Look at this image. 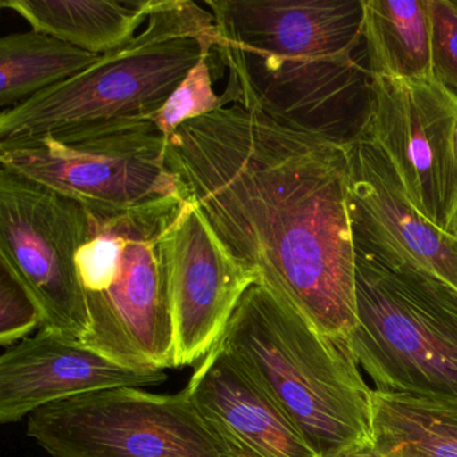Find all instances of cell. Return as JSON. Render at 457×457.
I'll return each mask as SVG.
<instances>
[{
	"instance_id": "cell-16",
	"label": "cell",
	"mask_w": 457,
	"mask_h": 457,
	"mask_svg": "<svg viewBox=\"0 0 457 457\" xmlns=\"http://www.w3.org/2000/svg\"><path fill=\"white\" fill-rule=\"evenodd\" d=\"M370 79H432L428 0H363Z\"/></svg>"
},
{
	"instance_id": "cell-24",
	"label": "cell",
	"mask_w": 457,
	"mask_h": 457,
	"mask_svg": "<svg viewBox=\"0 0 457 457\" xmlns=\"http://www.w3.org/2000/svg\"><path fill=\"white\" fill-rule=\"evenodd\" d=\"M454 152H456V160H457V122H456V132H454Z\"/></svg>"
},
{
	"instance_id": "cell-23",
	"label": "cell",
	"mask_w": 457,
	"mask_h": 457,
	"mask_svg": "<svg viewBox=\"0 0 457 457\" xmlns=\"http://www.w3.org/2000/svg\"><path fill=\"white\" fill-rule=\"evenodd\" d=\"M449 232H451V234L456 235L457 237V208L456 211H454L453 219H452L451 227H449Z\"/></svg>"
},
{
	"instance_id": "cell-5",
	"label": "cell",
	"mask_w": 457,
	"mask_h": 457,
	"mask_svg": "<svg viewBox=\"0 0 457 457\" xmlns=\"http://www.w3.org/2000/svg\"><path fill=\"white\" fill-rule=\"evenodd\" d=\"M183 196L117 212H89L79 271L87 346L138 369H175V333L162 240Z\"/></svg>"
},
{
	"instance_id": "cell-18",
	"label": "cell",
	"mask_w": 457,
	"mask_h": 457,
	"mask_svg": "<svg viewBox=\"0 0 457 457\" xmlns=\"http://www.w3.org/2000/svg\"><path fill=\"white\" fill-rule=\"evenodd\" d=\"M100 57L36 30L4 37L0 39L2 112L73 79Z\"/></svg>"
},
{
	"instance_id": "cell-20",
	"label": "cell",
	"mask_w": 457,
	"mask_h": 457,
	"mask_svg": "<svg viewBox=\"0 0 457 457\" xmlns=\"http://www.w3.org/2000/svg\"><path fill=\"white\" fill-rule=\"evenodd\" d=\"M42 328V314L33 296L12 271L0 264V344L14 346Z\"/></svg>"
},
{
	"instance_id": "cell-13",
	"label": "cell",
	"mask_w": 457,
	"mask_h": 457,
	"mask_svg": "<svg viewBox=\"0 0 457 457\" xmlns=\"http://www.w3.org/2000/svg\"><path fill=\"white\" fill-rule=\"evenodd\" d=\"M168 378L162 369L122 365L81 339L41 328L0 357V422L12 424L39 409L114 387H148Z\"/></svg>"
},
{
	"instance_id": "cell-9",
	"label": "cell",
	"mask_w": 457,
	"mask_h": 457,
	"mask_svg": "<svg viewBox=\"0 0 457 457\" xmlns=\"http://www.w3.org/2000/svg\"><path fill=\"white\" fill-rule=\"evenodd\" d=\"M89 228L79 203L0 168V264L38 304L41 328L81 341L89 318L77 258Z\"/></svg>"
},
{
	"instance_id": "cell-1",
	"label": "cell",
	"mask_w": 457,
	"mask_h": 457,
	"mask_svg": "<svg viewBox=\"0 0 457 457\" xmlns=\"http://www.w3.org/2000/svg\"><path fill=\"white\" fill-rule=\"evenodd\" d=\"M167 162L227 253L312 328L357 325L350 140L229 103L168 138Z\"/></svg>"
},
{
	"instance_id": "cell-15",
	"label": "cell",
	"mask_w": 457,
	"mask_h": 457,
	"mask_svg": "<svg viewBox=\"0 0 457 457\" xmlns=\"http://www.w3.org/2000/svg\"><path fill=\"white\" fill-rule=\"evenodd\" d=\"M157 0H2L33 30L92 54L119 49L137 36Z\"/></svg>"
},
{
	"instance_id": "cell-12",
	"label": "cell",
	"mask_w": 457,
	"mask_h": 457,
	"mask_svg": "<svg viewBox=\"0 0 457 457\" xmlns=\"http://www.w3.org/2000/svg\"><path fill=\"white\" fill-rule=\"evenodd\" d=\"M350 215L358 245L457 291L456 235L417 210L385 154L361 137L350 140Z\"/></svg>"
},
{
	"instance_id": "cell-17",
	"label": "cell",
	"mask_w": 457,
	"mask_h": 457,
	"mask_svg": "<svg viewBox=\"0 0 457 457\" xmlns=\"http://www.w3.org/2000/svg\"><path fill=\"white\" fill-rule=\"evenodd\" d=\"M371 444L400 457H457V403L371 393Z\"/></svg>"
},
{
	"instance_id": "cell-14",
	"label": "cell",
	"mask_w": 457,
	"mask_h": 457,
	"mask_svg": "<svg viewBox=\"0 0 457 457\" xmlns=\"http://www.w3.org/2000/svg\"><path fill=\"white\" fill-rule=\"evenodd\" d=\"M186 392L231 457H320L274 395L220 344Z\"/></svg>"
},
{
	"instance_id": "cell-21",
	"label": "cell",
	"mask_w": 457,
	"mask_h": 457,
	"mask_svg": "<svg viewBox=\"0 0 457 457\" xmlns=\"http://www.w3.org/2000/svg\"><path fill=\"white\" fill-rule=\"evenodd\" d=\"M428 9L433 79L457 100V6L452 0H428Z\"/></svg>"
},
{
	"instance_id": "cell-4",
	"label": "cell",
	"mask_w": 457,
	"mask_h": 457,
	"mask_svg": "<svg viewBox=\"0 0 457 457\" xmlns=\"http://www.w3.org/2000/svg\"><path fill=\"white\" fill-rule=\"evenodd\" d=\"M216 49L215 20L189 0H157L143 30L92 66L0 114V141L154 121Z\"/></svg>"
},
{
	"instance_id": "cell-11",
	"label": "cell",
	"mask_w": 457,
	"mask_h": 457,
	"mask_svg": "<svg viewBox=\"0 0 457 457\" xmlns=\"http://www.w3.org/2000/svg\"><path fill=\"white\" fill-rule=\"evenodd\" d=\"M175 333V365L200 363L220 342L253 272L219 242L194 200H184L162 240Z\"/></svg>"
},
{
	"instance_id": "cell-8",
	"label": "cell",
	"mask_w": 457,
	"mask_h": 457,
	"mask_svg": "<svg viewBox=\"0 0 457 457\" xmlns=\"http://www.w3.org/2000/svg\"><path fill=\"white\" fill-rule=\"evenodd\" d=\"M50 457H231L186 389L114 387L50 403L28 420Z\"/></svg>"
},
{
	"instance_id": "cell-19",
	"label": "cell",
	"mask_w": 457,
	"mask_h": 457,
	"mask_svg": "<svg viewBox=\"0 0 457 457\" xmlns=\"http://www.w3.org/2000/svg\"><path fill=\"white\" fill-rule=\"evenodd\" d=\"M224 105L226 100L223 96L216 95L213 90L210 57H204L170 96L154 119V124L170 138L181 125L207 116Z\"/></svg>"
},
{
	"instance_id": "cell-10",
	"label": "cell",
	"mask_w": 457,
	"mask_h": 457,
	"mask_svg": "<svg viewBox=\"0 0 457 457\" xmlns=\"http://www.w3.org/2000/svg\"><path fill=\"white\" fill-rule=\"evenodd\" d=\"M357 137L392 164L417 210L449 232L457 208V100L432 79H370Z\"/></svg>"
},
{
	"instance_id": "cell-2",
	"label": "cell",
	"mask_w": 457,
	"mask_h": 457,
	"mask_svg": "<svg viewBox=\"0 0 457 457\" xmlns=\"http://www.w3.org/2000/svg\"><path fill=\"white\" fill-rule=\"evenodd\" d=\"M204 4L228 69L226 103L253 104L275 119L322 130L320 116L361 71L363 0Z\"/></svg>"
},
{
	"instance_id": "cell-6",
	"label": "cell",
	"mask_w": 457,
	"mask_h": 457,
	"mask_svg": "<svg viewBox=\"0 0 457 457\" xmlns=\"http://www.w3.org/2000/svg\"><path fill=\"white\" fill-rule=\"evenodd\" d=\"M350 349L374 389L457 403V291L355 243Z\"/></svg>"
},
{
	"instance_id": "cell-25",
	"label": "cell",
	"mask_w": 457,
	"mask_h": 457,
	"mask_svg": "<svg viewBox=\"0 0 457 457\" xmlns=\"http://www.w3.org/2000/svg\"><path fill=\"white\" fill-rule=\"evenodd\" d=\"M454 4H456V6H457V2H454Z\"/></svg>"
},
{
	"instance_id": "cell-3",
	"label": "cell",
	"mask_w": 457,
	"mask_h": 457,
	"mask_svg": "<svg viewBox=\"0 0 457 457\" xmlns=\"http://www.w3.org/2000/svg\"><path fill=\"white\" fill-rule=\"evenodd\" d=\"M320 457L371 444V393L346 339L312 328L263 283L240 299L220 342Z\"/></svg>"
},
{
	"instance_id": "cell-7",
	"label": "cell",
	"mask_w": 457,
	"mask_h": 457,
	"mask_svg": "<svg viewBox=\"0 0 457 457\" xmlns=\"http://www.w3.org/2000/svg\"><path fill=\"white\" fill-rule=\"evenodd\" d=\"M154 121L0 141V168L36 181L87 212L130 210L183 196Z\"/></svg>"
},
{
	"instance_id": "cell-22",
	"label": "cell",
	"mask_w": 457,
	"mask_h": 457,
	"mask_svg": "<svg viewBox=\"0 0 457 457\" xmlns=\"http://www.w3.org/2000/svg\"><path fill=\"white\" fill-rule=\"evenodd\" d=\"M336 457H400L397 454L389 453V452L381 451V449L374 446L373 444L360 446V448L352 449V451L345 452Z\"/></svg>"
}]
</instances>
